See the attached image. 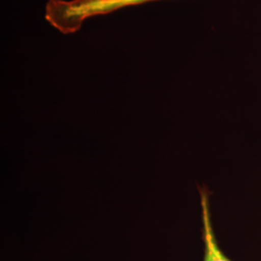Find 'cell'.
I'll use <instances>...</instances> for the list:
<instances>
[{
  "label": "cell",
  "mask_w": 261,
  "mask_h": 261,
  "mask_svg": "<svg viewBox=\"0 0 261 261\" xmlns=\"http://www.w3.org/2000/svg\"><path fill=\"white\" fill-rule=\"evenodd\" d=\"M155 1L161 0H48L45 19L59 32L73 34L82 28L85 19Z\"/></svg>",
  "instance_id": "6da1fadb"
},
{
  "label": "cell",
  "mask_w": 261,
  "mask_h": 261,
  "mask_svg": "<svg viewBox=\"0 0 261 261\" xmlns=\"http://www.w3.org/2000/svg\"><path fill=\"white\" fill-rule=\"evenodd\" d=\"M198 192L201 206L202 239L204 243L203 261H231L221 250L215 235L210 211V192L205 186L199 187Z\"/></svg>",
  "instance_id": "7a4b0ae2"
}]
</instances>
